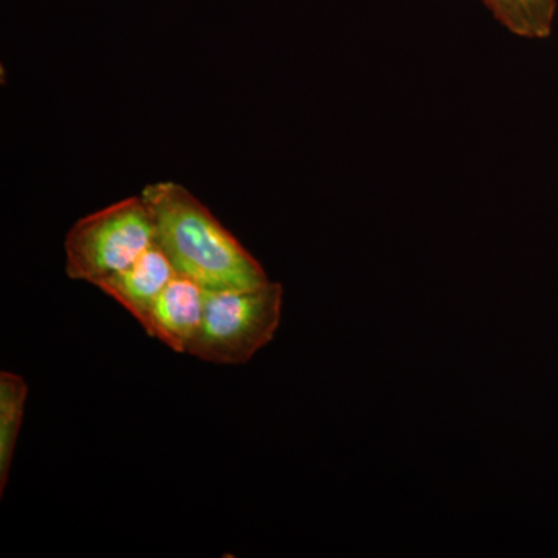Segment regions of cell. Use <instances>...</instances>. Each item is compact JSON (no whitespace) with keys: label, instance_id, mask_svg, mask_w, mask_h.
Here are the masks:
<instances>
[{"label":"cell","instance_id":"1","mask_svg":"<svg viewBox=\"0 0 558 558\" xmlns=\"http://www.w3.org/2000/svg\"><path fill=\"white\" fill-rule=\"evenodd\" d=\"M156 227V241L178 274L205 290L253 289L270 279L258 259L185 186L154 182L140 193Z\"/></svg>","mask_w":558,"mask_h":558},{"label":"cell","instance_id":"2","mask_svg":"<svg viewBox=\"0 0 558 558\" xmlns=\"http://www.w3.org/2000/svg\"><path fill=\"white\" fill-rule=\"evenodd\" d=\"M284 289L207 290L204 315L189 354L215 365H245L274 340L281 325Z\"/></svg>","mask_w":558,"mask_h":558},{"label":"cell","instance_id":"3","mask_svg":"<svg viewBox=\"0 0 558 558\" xmlns=\"http://www.w3.org/2000/svg\"><path fill=\"white\" fill-rule=\"evenodd\" d=\"M156 244V227L142 196L126 197L73 223L64 241L65 274L95 286L128 269Z\"/></svg>","mask_w":558,"mask_h":558},{"label":"cell","instance_id":"4","mask_svg":"<svg viewBox=\"0 0 558 558\" xmlns=\"http://www.w3.org/2000/svg\"><path fill=\"white\" fill-rule=\"evenodd\" d=\"M205 292L193 279L175 274L157 296L143 329L175 354H189L204 315Z\"/></svg>","mask_w":558,"mask_h":558},{"label":"cell","instance_id":"5","mask_svg":"<svg viewBox=\"0 0 558 558\" xmlns=\"http://www.w3.org/2000/svg\"><path fill=\"white\" fill-rule=\"evenodd\" d=\"M174 266L160 245H150L128 269L101 279L95 288L117 301L140 325H146L153 304L175 277Z\"/></svg>","mask_w":558,"mask_h":558},{"label":"cell","instance_id":"6","mask_svg":"<svg viewBox=\"0 0 558 558\" xmlns=\"http://www.w3.org/2000/svg\"><path fill=\"white\" fill-rule=\"evenodd\" d=\"M28 385L20 374L0 373V497L9 484L11 462L24 418Z\"/></svg>","mask_w":558,"mask_h":558},{"label":"cell","instance_id":"7","mask_svg":"<svg viewBox=\"0 0 558 558\" xmlns=\"http://www.w3.org/2000/svg\"><path fill=\"white\" fill-rule=\"evenodd\" d=\"M495 20L524 39H546L553 32L557 0H483Z\"/></svg>","mask_w":558,"mask_h":558}]
</instances>
